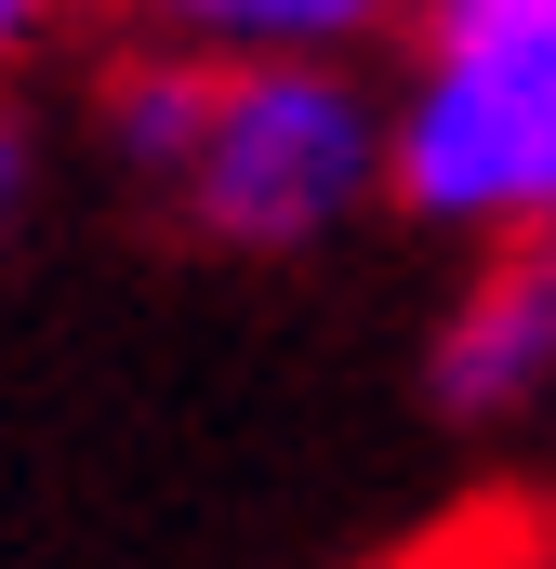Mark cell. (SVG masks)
Instances as JSON below:
<instances>
[{"label": "cell", "instance_id": "1", "mask_svg": "<svg viewBox=\"0 0 556 569\" xmlns=\"http://www.w3.org/2000/svg\"><path fill=\"white\" fill-rule=\"evenodd\" d=\"M385 199L464 239H556V0H450L385 107Z\"/></svg>", "mask_w": 556, "mask_h": 569}, {"label": "cell", "instance_id": "2", "mask_svg": "<svg viewBox=\"0 0 556 569\" xmlns=\"http://www.w3.org/2000/svg\"><path fill=\"white\" fill-rule=\"evenodd\" d=\"M371 186H385V107L345 67H318V53H226V120H212L199 172L172 199L226 252H305Z\"/></svg>", "mask_w": 556, "mask_h": 569}, {"label": "cell", "instance_id": "3", "mask_svg": "<svg viewBox=\"0 0 556 569\" xmlns=\"http://www.w3.org/2000/svg\"><path fill=\"white\" fill-rule=\"evenodd\" d=\"M424 385H437L450 425H504V411H530L556 385V239H517V252H490L464 279V305L437 318Z\"/></svg>", "mask_w": 556, "mask_h": 569}, {"label": "cell", "instance_id": "4", "mask_svg": "<svg viewBox=\"0 0 556 569\" xmlns=\"http://www.w3.org/2000/svg\"><path fill=\"white\" fill-rule=\"evenodd\" d=\"M93 120H107V146H120L133 172L186 186V172H199V146H212V120H226V53H212V40H146V53L107 67Z\"/></svg>", "mask_w": 556, "mask_h": 569}, {"label": "cell", "instance_id": "5", "mask_svg": "<svg viewBox=\"0 0 556 569\" xmlns=\"http://www.w3.org/2000/svg\"><path fill=\"white\" fill-rule=\"evenodd\" d=\"M371 27V0H212L199 13V40H239V53H318L331 67V40H358Z\"/></svg>", "mask_w": 556, "mask_h": 569}, {"label": "cell", "instance_id": "6", "mask_svg": "<svg viewBox=\"0 0 556 569\" xmlns=\"http://www.w3.org/2000/svg\"><path fill=\"white\" fill-rule=\"evenodd\" d=\"M13 186H27V133H13V107H0V212H13Z\"/></svg>", "mask_w": 556, "mask_h": 569}, {"label": "cell", "instance_id": "7", "mask_svg": "<svg viewBox=\"0 0 556 569\" xmlns=\"http://www.w3.org/2000/svg\"><path fill=\"white\" fill-rule=\"evenodd\" d=\"M27 27H40V13H27V0H0V53H13V40H27Z\"/></svg>", "mask_w": 556, "mask_h": 569}]
</instances>
